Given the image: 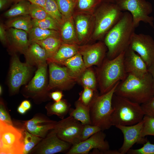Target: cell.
Here are the masks:
<instances>
[{"instance_id": "obj_10", "label": "cell", "mask_w": 154, "mask_h": 154, "mask_svg": "<svg viewBox=\"0 0 154 154\" xmlns=\"http://www.w3.org/2000/svg\"><path fill=\"white\" fill-rule=\"evenodd\" d=\"M48 63L49 81L47 91L54 88L62 90L70 89L78 79L67 67H60L53 62Z\"/></svg>"}, {"instance_id": "obj_21", "label": "cell", "mask_w": 154, "mask_h": 154, "mask_svg": "<svg viewBox=\"0 0 154 154\" xmlns=\"http://www.w3.org/2000/svg\"><path fill=\"white\" fill-rule=\"evenodd\" d=\"M26 63L31 66L47 63L48 57L45 50L35 42L31 43L24 54Z\"/></svg>"}, {"instance_id": "obj_43", "label": "cell", "mask_w": 154, "mask_h": 154, "mask_svg": "<svg viewBox=\"0 0 154 154\" xmlns=\"http://www.w3.org/2000/svg\"><path fill=\"white\" fill-rule=\"evenodd\" d=\"M102 2L101 0H78V8L82 10L89 9Z\"/></svg>"}, {"instance_id": "obj_8", "label": "cell", "mask_w": 154, "mask_h": 154, "mask_svg": "<svg viewBox=\"0 0 154 154\" xmlns=\"http://www.w3.org/2000/svg\"><path fill=\"white\" fill-rule=\"evenodd\" d=\"M115 3L122 11H128L136 28L141 22L154 28V18L149 15L153 11L151 3L146 0H116Z\"/></svg>"}, {"instance_id": "obj_40", "label": "cell", "mask_w": 154, "mask_h": 154, "mask_svg": "<svg viewBox=\"0 0 154 154\" xmlns=\"http://www.w3.org/2000/svg\"><path fill=\"white\" fill-rule=\"evenodd\" d=\"M96 91L90 88L84 87V89L80 94L79 100L84 105L89 106Z\"/></svg>"}, {"instance_id": "obj_49", "label": "cell", "mask_w": 154, "mask_h": 154, "mask_svg": "<svg viewBox=\"0 0 154 154\" xmlns=\"http://www.w3.org/2000/svg\"><path fill=\"white\" fill-rule=\"evenodd\" d=\"M20 105L27 111L29 110L31 108V104L30 102L27 100L22 101Z\"/></svg>"}, {"instance_id": "obj_37", "label": "cell", "mask_w": 154, "mask_h": 154, "mask_svg": "<svg viewBox=\"0 0 154 154\" xmlns=\"http://www.w3.org/2000/svg\"><path fill=\"white\" fill-rule=\"evenodd\" d=\"M142 120V136L143 137L147 135L154 136V118L145 115Z\"/></svg>"}, {"instance_id": "obj_48", "label": "cell", "mask_w": 154, "mask_h": 154, "mask_svg": "<svg viewBox=\"0 0 154 154\" xmlns=\"http://www.w3.org/2000/svg\"><path fill=\"white\" fill-rule=\"evenodd\" d=\"M11 1L18 2L21 1H29L31 3L38 5L44 8L46 0H11Z\"/></svg>"}, {"instance_id": "obj_51", "label": "cell", "mask_w": 154, "mask_h": 154, "mask_svg": "<svg viewBox=\"0 0 154 154\" xmlns=\"http://www.w3.org/2000/svg\"><path fill=\"white\" fill-rule=\"evenodd\" d=\"M11 0H0V9L1 10L7 5Z\"/></svg>"}, {"instance_id": "obj_36", "label": "cell", "mask_w": 154, "mask_h": 154, "mask_svg": "<svg viewBox=\"0 0 154 154\" xmlns=\"http://www.w3.org/2000/svg\"><path fill=\"white\" fill-rule=\"evenodd\" d=\"M83 87H86L96 91L97 79L93 71L87 68L80 76Z\"/></svg>"}, {"instance_id": "obj_38", "label": "cell", "mask_w": 154, "mask_h": 154, "mask_svg": "<svg viewBox=\"0 0 154 154\" xmlns=\"http://www.w3.org/2000/svg\"><path fill=\"white\" fill-rule=\"evenodd\" d=\"M29 15L32 19L37 20L43 19L49 16L44 8L31 3L30 6Z\"/></svg>"}, {"instance_id": "obj_9", "label": "cell", "mask_w": 154, "mask_h": 154, "mask_svg": "<svg viewBox=\"0 0 154 154\" xmlns=\"http://www.w3.org/2000/svg\"><path fill=\"white\" fill-rule=\"evenodd\" d=\"M83 125L69 116L57 122L54 128L51 130L56 133L59 138L73 145L81 141Z\"/></svg>"}, {"instance_id": "obj_27", "label": "cell", "mask_w": 154, "mask_h": 154, "mask_svg": "<svg viewBox=\"0 0 154 154\" xmlns=\"http://www.w3.org/2000/svg\"><path fill=\"white\" fill-rule=\"evenodd\" d=\"M34 42L38 44L45 50L48 56V60L54 55L63 42L60 36H52Z\"/></svg>"}, {"instance_id": "obj_44", "label": "cell", "mask_w": 154, "mask_h": 154, "mask_svg": "<svg viewBox=\"0 0 154 154\" xmlns=\"http://www.w3.org/2000/svg\"><path fill=\"white\" fill-rule=\"evenodd\" d=\"M141 106L145 115L154 118V96Z\"/></svg>"}, {"instance_id": "obj_54", "label": "cell", "mask_w": 154, "mask_h": 154, "mask_svg": "<svg viewBox=\"0 0 154 154\" xmlns=\"http://www.w3.org/2000/svg\"><path fill=\"white\" fill-rule=\"evenodd\" d=\"M2 93V88L1 86H0V94L1 95Z\"/></svg>"}, {"instance_id": "obj_23", "label": "cell", "mask_w": 154, "mask_h": 154, "mask_svg": "<svg viewBox=\"0 0 154 154\" xmlns=\"http://www.w3.org/2000/svg\"><path fill=\"white\" fill-rule=\"evenodd\" d=\"M75 108H70L69 116L80 121L82 124H91L89 106H86L78 100L75 103Z\"/></svg>"}, {"instance_id": "obj_16", "label": "cell", "mask_w": 154, "mask_h": 154, "mask_svg": "<svg viewBox=\"0 0 154 154\" xmlns=\"http://www.w3.org/2000/svg\"><path fill=\"white\" fill-rule=\"evenodd\" d=\"M107 47L104 42H100L92 45L79 47L86 68L94 65L100 66L105 58Z\"/></svg>"}, {"instance_id": "obj_52", "label": "cell", "mask_w": 154, "mask_h": 154, "mask_svg": "<svg viewBox=\"0 0 154 154\" xmlns=\"http://www.w3.org/2000/svg\"><path fill=\"white\" fill-rule=\"evenodd\" d=\"M17 111L19 114H24L27 111L20 105L18 107Z\"/></svg>"}, {"instance_id": "obj_29", "label": "cell", "mask_w": 154, "mask_h": 154, "mask_svg": "<svg viewBox=\"0 0 154 154\" xmlns=\"http://www.w3.org/2000/svg\"><path fill=\"white\" fill-rule=\"evenodd\" d=\"M75 27L79 42L83 41L88 34L90 22L88 17L84 14H79L75 17Z\"/></svg>"}, {"instance_id": "obj_6", "label": "cell", "mask_w": 154, "mask_h": 154, "mask_svg": "<svg viewBox=\"0 0 154 154\" xmlns=\"http://www.w3.org/2000/svg\"><path fill=\"white\" fill-rule=\"evenodd\" d=\"M94 37L100 39L120 19L123 12L116 3L102 2L97 11Z\"/></svg>"}, {"instance_id": "obj_39", "label": "cell", "mask_w": 154, "mask_h": 154, "mask_svg": "<svg viewBox=\"0 0 154 154\" xmlns=\"http://www.w3.org/2000/svg\"><path fill=\"white\" fill-rule=\"evenodd\" d=\"M100 131H102V129L98 126L89 124L84 125L81 133V141L87 139Z\"/></svg>"}, {"instance_id": "obj_24", "label": "cell", "mask_w": 154, "mask_h": 154, "mask_svg": "<svg viewBox=\"0 0 154 154\" xmlns=\"http://www.w3.org/2000/svg\"><path fill=\"white\" fill-rule=\"evenodd\" d=\"M60 31V37L63 42L76 44L79 43L76 36L73 21L70 17L65 19Z\"/></svg>"}, {"instance_id": "obj_17", "label": "cell", "mask_w": 154, "mask_h": 154, "mask_svg": "<svg viewBox=\"0 0 154 154\" xmlns=\"http://www.w3.org/2000/svg\"><path fill=\"white\" fill-rule=\"evenodd\" d=\"M57 122L42 114H37L31 119L23 121V127L30 133L44 138L49 131L54 128Z\"/></svg>"}, {"instance_id": "obj_15", "label": "cell", "mask_w": 154, "mask_h": 154, "mask_svg": "<svg viewBox=\"0 0 154 154\" xmlns=\"http://www.w3.org/2000/svg\"><path fill=\"white\" fill-rule=\"evenodd\" d=\"M143 121L135 124L128 126L117 125L115 127L122 132L124 137L122 145L118 151L121 154L127 153L135 143L144 144L147 140L142 136Z\"/></svg>"}, {"instance_id": "obj_22", "label": "cell", "mask_w": 154, "mask_h": 154, "mask_svg": "<svg viewBox=\"0 0 154 154\" xmlns=\"http://www.w3.org/2000/svg\"><path fill=\"white\" fill-rule=\"evenodd\" d=\"M79 47L76 44L62 42L59 49L50 58L48 59V63L53 62L62 64L65 60L73 56L78 52Z\"/></svg>"}, {"instance_id": "obj_34", "label": "cell", "mask_w": 154, "mask_h": 154, "mask_svg": "<svg viewBox=\"0 0 154 154\" xmlns=\"http://www.w3.org/2000/svg\"><path fill=\"white\" fill-rule=\"evenodd\" d=\"M33 27L58 31H60L61 26L56 20L50 16L39 20L32 19Z\"/></svg>"}, {"instance_id": "obj_19", "label": "cell", "mask_w": 154, "mask_h": 154, "mask_svg": "<svg viewBox=\"0 0 154 154\" xmlns=\"http://www.w3.org/2000/svg\"><path fill=\"white\" fill-rule=\"evenodd\" d=\"M35 75L26 86L27 90L35 96H38L47 91V64L38 66Z\"/></svg>"}, {"instance_id": "obj_56", "label": "cell", "mask_w": 154, "mask_h": 154, "mask_svg": "<svg viewBox=\"0 0 154 154\" xmlns=\"http://www.w3.org/2000/svg\"></svg>"}, {"instance_id": "obj_45", "label": "cell", "mask_w": 154, "mask_h": 154, "mask_svg": "<svg viewBox=\"0 0 154 154\" xmlns=\"http://www.w3.org/2000/svg\"><path fill=\"white\" fill-rule=\"evenodd\" d=\"M5 25L2 23L0 24V40L4 45L8 44L7 33Z\"/></svg>"}, {"instance_id": "obj_53", "label": "cell", "mask_w": 154, "mask_h": 154, "mask_svg": "<svg viewBox=\"0 0 154 154\" xmlns=\"http://www.w3.org/2000/svg\"><path fill=\"white\" fill-rule=\"evenodd\" d=\"M102 2L115 3L116 0H101Z\"/></svg>"}, {"instance_id": "obj_5", "label": "cell", "mask_w": 154, "mask_h": 154, "mask_svg": "<svg viewBox=\"0 0 154 154\" xmlns=\"http://www.w3.org/2000/svg\"><path fill=\"white\" fill-rule=\"evenodd\" d=\"M119 82L105 94L99 95L96 91L89 105L91 125L99 127L102 131L109 129L112 126L111 118L113 111L112 98Z\"/></svg>"}, {"instance_id": "obj_26", "label": "cell", "mask_w": 154, "mask_h": 154, "mask_svg": "<svg viewBox=\"0 0 154 154\" xmlns=\"http://www.w3.org/2000/svg\"><path fill=\"white\" fill-rule=\"evenodd\" d=\"M65 65L78 79L86 68L82 55L78 52L76 54L64 61L62 64Z\"/></svg>"}, {"instance_id": "obj_18", "label": "cell", "mask_w": 154, "mask_h": 154, "mask_svg": "<svg viewBox=\"0 0 154 154\" xmlns=\"http://www.w3.org/2000/svg\"><path fill=\"white\" fill-rule=\"evenodd\" d=\"M123 64L125 72L127 74L142 77L148 72L145 62L130 46L124 52Z\"/></svg>"}, {"instance_id": "obj_47", "label": "cell", "mask_w": 154, "mask_h": 154, "mask_svg": "<svg viewBox=\"0 0 154 154\" xmlns=\"http://www.w3.org/2000/svg\"><path fill=\"white\" fill-rule=\"evenodd\" d=\"M63 96L62 93L60 91H55L51 92L50 97L55 102H58L62 99Z\"/></svg>"}, {"instance_id": "obj_11", "label": "cell", "mask_w": 154, "mask_h": 154, "mask_svg": "<svg viewBox=\"0 0 154 154\" xmlns=\"http://www.w3.org/2000/svg\"><path fill=\"white\" fill-rule=\"evenodd\" d=\"M31 66L20 61L14 54L11 58L9 72L10 89L13 94L17 92L20 87L27 82L30 75Z\"/></svg>"}, {"instance_id": "obj_32", "label": "cell", "mask_w": 154, "mask_h": 154, "mask_svg": "<svg viewBox=\"0 0 154 154\" xmlns=\"http://www.w3.org/2000/svg\"><path fill=\"white\" fill-rule=\"evenodd\" d=\"M44 9L48 15L61 26L65 19L60 13L55 0H46Z\"/></svg>"}, {"instance_id": "obj_14", "label": "cell", "mask_w": 154, "mask_h": 154, "mask_svg": "<svg viewBox=\"0 0 154 154\" xmlns=\"http://www.w3.org/2000/svg\"><path fill=\"white\" fill-rule=\"evenodd\" d=\"M106 134L100 131L87 139L72 145L66 153L67 154H88L92 149L100 151L110 149L108 142L106 140Z\"/></svg>"}, {"instance_id": "obj_50", "label": "cell", "mask_w": 154, "mask_h": 154, "mask_svg": "<svg viewBox=\"0 0 154 154\" xmlns=\"http://www.w3.org/2000/svg\"><path fill=\"white\" fill-rule=\"evenodd\" d=\"M148 71L150 73L152 77L153 85L154 91V63L148 68Z\"/></svg>"}, {"instance_id": "obj_2", "label": "cell", "mask_w": 154, "mask_h": 154, "mask_svg": "<svg viewBox=\"0 0 154 154\" xmlns=\"http://www.w3.org/2000/svg\"><path fill=\"white\" fill-rule=\"evenodd\" d=\"M114 94L141 105L147 102L154 96L151 75L149 71L142 77L127 74Z\"/></svg>"}, {"instance_id": "obj_7", "label": "cell", "mask_w": 154, "mask_h": 154, "mask_svg": "<svg viewBox=\"0 0 154 154\" xmlns=\"http://www.w3.org/2000/svg\"><path fill=\"white\" fill-rule=\"evenodd\" d=\"M23 128L0 122V154H23Z\"/></svg>"}, {"instance_id": "obj_20", "label": "cell", "mask_w": 154, "mask_h": 154, "mask_svg": "<svg viewBox=\"0 0 154 154\" xmlns=\"http://www.w3.org/2000/svg\"><path fill=\"white\" fill-rule=\"evenodd\" d=\"M8 45L13 50L24 54L30 43L26 31L11 28L7 30Z\"/></svg>"}, {"instance_id": "obj_12", "label": "cell", "mask_w": 154, "mask_h": 154, "mask_svg": "<svg viewBox=\"0 0 154 154\" xmlns=\"http://www.w3.org/2000/svg\"><path fill=\"white\" fill-rule=\"evenodd\" d=\"M129 46L142 58L148 68L154 63V40L150 35L135 33Z\"/></svg>"}, {"instance_id": "obj_55", "label": "cell", "mask_w": 154, "mask_h": 154, "mask_svg": "<svg viewBox=\"0 0 154 154\" xmlns=\"http://www.w3.org/2000/svg\"></svg>"}, {"instance_id": "obj_28", "label": "cell", "mask_w": 154, "mask_h": 154, "mask_svg": "<svg viewBox=\"0 0 154 154\" xmlns=\"http://www.w3.org/2000/svg\"><path fill=\"white\" fill-rule=\"evenodd\" d=\"M45 108L47 116L56 115L62 119H64L71 108L70 105L64 100L48 104Z\"/></svg>"}, {"instance_id": "obj_13", "label": "cell", "mask_w": 154, "mask_h": 154, "mask_svg": "<svg viewBox=\"0 0 154 154\" xmlns=\"http://www.w3.org/2000/svg\"><path fill=\"white\" fill-rule=\"evenodd\" d=\"M72 145L64 141L51 130L45 137L30 151V153L54 154L60 152H66Z\"/></svg>"}, {"instance_id": "obj_42", "label": "cell", "mask_w": 154, "mask_h": 154, "mask_svg": "<svg viewBox=\"0 0 154 154\" xmlns=\"http://www.w3.org/2000/svg\"><path fill=\"white\" fill-rule=\"evenodd\" d=\"M0 122L6 124L13 125L11 117L2 100L0 103Z\"/></svg>"}, {"instance_id": "obj_31", "label": "cell", "mask_w": 154, "mask_h": 154, "mask_svg": "<svg viewBox=\"0 0 154 154\" xmlns=\"http://www.w3.org/2000/svg\"><path fill=\"white\" fill-rule=\"evenodd\" d=\"M58 31L45 29L37 27H33L28 34V38L30 43L37 41L42 40L52 36H60Z\"/></svg>"}, {"instance_id": "obj_1", "label": "cell", "mask_w": 154, "mask_h": 154, "mask_svg": "<svg viewBox=\"0 0 154 154\" xmlns=\"http://www.w3.org/2000/svg\"><path fill=\"white\" fill-rule=\"evenodd\" d=\"M135 28L130 13L127 11L123 12L120 19L104 38V42L108 50L107 58L113 59L127 50Z\"/></svg>"}, {"instance_id": "obj_33", "label": "cell", "mask_w": 154, "mask_h": 154, "mask_svg": "<svg viewBox=\"0 0 154 154\" xmlns=\"http://www.w3.org/2000/svg\"><path fill=\"white\" fill-rule=\"evenodd\" d=\"M23 128L24 139L23 154H27L30 153L43 138L31 133L25 128Z\"/></svg>"}, {"instance_id": "obj_41", "label": "cell", "mask_w": 154, "mask_h": 154, "mask_svg": "<svg viewBox=\"0 0 154 154\" xmlns=\"http://www.w3.org/2000/svg\"><path fill=\"white\" fill-rule=\"evenodd\" d=\"M129 154H154V144L147 140L141 147L137 149H130L127 153Z\"/></svg>"}, {"instance_id": "obj_30", "label": "cell", "mask_w": 154, "mask_h": 154, "mask_svg": "<svg viewBox=\"0 0 154 154\" xmlns=\"http://www.w3.org/2000/svg\"><path fill=\"white\" fill-rule=\"evenodd\" d=\"M31 3L28 1H21L18 2L4 13V16L8 18L29 15Z\"/></svg>"}, {"instance_id": "obj_4", "label": "cell", "mask_w": 154, "mask_h": 154, "mask_svg": "<svg viewBox=\"0 0 154 154\" xmlns=\"http://www.w3.org/2000/svg\"><path fill=\"white\" fill-rule=\"evenodd\" d=\"M112 105V126L133 125L141 121L145 115L141 104L114 94Z\"/></svg>"}, {"instance_id": "obj_3", "label": "cell", "mask_w": 154, "mask_h": 154, "mask_svg": "<svg viewBox=\"0 0 154 154\" xmlns=\"http://www.w3.org/2000/svg\"><path fill=\"white\" fill-rule=\"evenodd\" d=\"M124 52L112 59L105 58L98 66L97 80L100 95L110 91L126 77L127 74L123 64Z\"/></svg>"}, {"instance_id": "obj_25", "label": "cell", "mask_w": 154, "mask_h": 154, "mask_svg": "<svg viewBox=\"0 0 154 154\" xmlns=\"http://www.w3.org/2000/svg\"><path fill=\"white\" fill-rule=\"evenodd\" d=\"M6 28H13L21 30L29 34L33 28L32 19L29 15L10 18L5 25Z\"/></svg>"}, {"instance_id": "obj_35", "label": "cell", "mask_w": 154, "mask_h": 154, "mask_svg": "<svg viewBox=\"0 0 154 154\" xmlns=\"http://www.w3.org/2000/svg\"><path fill=\"white\" fill-rule=\"evenodd\" d=\"M65 19L70 17L77 3L76 0H55Z\"/></svg>"}, {"instance_id": "obj_46", "label": "cell", "mask_w": 154, "mask_h": 154, "mask_svg": "<svg viewBox=\"0 0 154 154\" xmlns=\"http://www.w3.org/2000/svg\"><path fill=\"white\" fill-rule=\"evenodd\" d=\"M91 153L94 154H121L118 150L110 149L105 151H100L97 149H93Z\"/></svg>"}]
</instances>
